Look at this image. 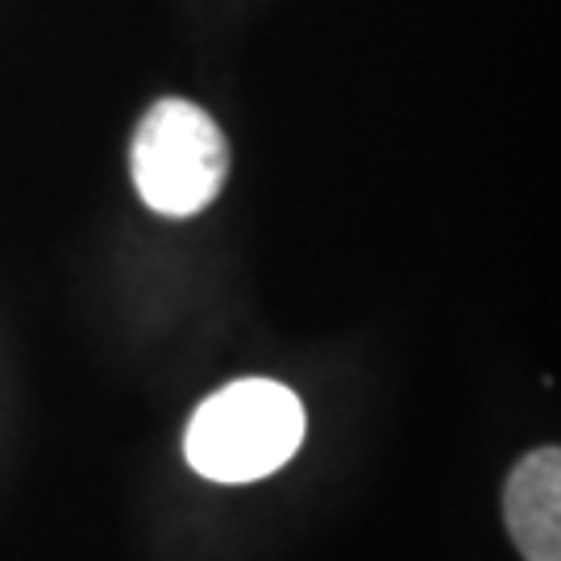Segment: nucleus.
Masks as SVG:
<instances>
[{"label":"nucleus","mask_w":561,"mask_h":561,"mask_svg":"<svg viewBox=\"0 0 561 561\" xmlns=\"http://www.w3.org/2000/svg\"><path fill=\"white\" fill-rule=\"evenodd\" d=\"M300 442V400L271 379H241L201 403L187 424L183 454L204 479L254 482L283 470Z\"/></svg>","instance_id":"1"},{"label":"nucleus","mask_w":561,"mask_h":561,"mask_svg":"<svg viewBox=\"0 0 561 561\" xmlns=\"http://www.w3.org/2000/svg\"><path fill=\"white\" fill-rule=\"evenodd\" d=\"M129 167L146 208L162 217H196L221 196L229 146L221 125L201 104L167 96L141 117Z\"/></svg>","instance_id":"2"},{"label":"nucleus","mask_w":561,"mask_h":561,"mask_svg":"<svg viewBox=\"0 0 561 561\" xmlns=\"http://www.w3.org/2000/svg\"><path fill=\"white\" fill-rule=\"evenodd\" d=\"M503 516L524 561H561V454L553 445L507 474Z\"/></svg>","instance_id":"3"}]
</instances>
